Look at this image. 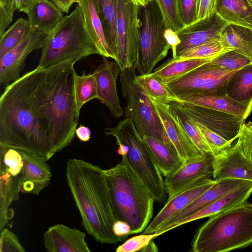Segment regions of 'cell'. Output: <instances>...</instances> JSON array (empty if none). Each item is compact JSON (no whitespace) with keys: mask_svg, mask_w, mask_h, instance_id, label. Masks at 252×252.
<instances>
[{"mask_svg":"<svg viewBox=\"0 0 252 252\" xmlns=\"http://www.w3.org/2000/svg\"><path fill=\"white\" fill-rule=\"evenodd\" d=\"M54 65L37 66L4 88L0 143L48 160L72 142L54 103Z\"/></svg>","mask_w":252,"mask_h":252,"instance_id":"1","label":"cell"},{"mask_svg":"<svg viewBox=\"0 0 252 252\" xmlns=\"http://www.w3.org/2000/svg\"><path fill=\"white\" fill-rule=\"evenodd\" d=\"M66 179L87 233L102 244L121 241L113 231L117 220L103 169L72 158L67 161Z\"/></svg>","mask_w":252,"mask_h":252,"instance_id":"2","label":"cell"},{"mask_svg":"<svg viewBox=\"0 0 252 252\" xmlns=\"http://www.w3.org/2000/svg\"><path fill=\"white\" fill-rule=\"evenodd\" d=\"M103 170L117 220L129 224L130 234L143 232L153 215L151 193L124 156L121 163Z\"/></svg>","mask_w":252,"mask_h":252,"instance_id":"3","label":"cell"},{"mask_svg":"<svg viewBox=\"0 0 252 252\" xmlns=\"http://www.w3.org/2000/svg\"><path fill=\"white\" fill-rule=\"evenodd\" d=\"M252 244V204L247 201L209 217L197 230L193 252H226Z\"/></svg>","mask_w":252,"mask_h":252,"instance_id":"4","label":"cell"},{"mask_svg":"<svg viewBox=\"0 0 252 252\" xmlns=\"http://www.w3.org/2000/svg\"><path fill=\"white\" fill-rule=\"evenodd\" d=\"M38 67L45 68L67 60L76 63L100 52L89 33L80 6L46 34Z\"/></svg>","mask_w":252,"mask_h":252,"instance_id":"5","label":"cell"},{"mask_svg":"<svg viewBox=\"0 0 252 252\" xmlns=\"http://www.w3.org/2000/svg\"><path fill=\"white\" fill-rule=\"evenodd\" d=\"M104 132L114 137L117 143L127 146V153L124 156L129 165L146 185L155 201L165 203L167 194L163 175L151 158L132 120L125 118L115 126L106 128Z\"/></svg>","mask_w":252,"mask_h":252,"instance_id":"6","label":"cell"},{"mask_svg":"<svg viewBox=\"0 0 252 252\" xmlns=\"http://www.w3.org/2000/svg\"><path fill=\"white\" fill-rule=\"evenodd\" d=\"M136 66L122 70L120 81L126 100L125 118H130L139 134L154 137L177 152L170 140L154 104L142 89L135 82Z\"/></svg>","mask_w":252,"mask_h":252,"instance_id":"7","label":"cell"},{"mask_svg":"<svg viewBox=\"0 0 252 252\" xmlns=\"http://www.w3.org/2000/svg\"><path fill=\"white\" fill-rule=\"evenodd\" d=\"M140 27L136 69L141 75L151 73L167 55L170 46L164 32L167 28L156 0L139 6Z\"/></svg>","mask_w":252,"mask_h":252,"instance_id":"8","label":"cell"},{"mask_svg":"<svg viewBox=\"0 0 252 252\" xmlns=\"http://www.w3.org/2000/svg\"><path fill=\"white\" fill-rule=\"evenodd\" d=\"M210 62L165 86L179 98L196 94H227L231 80L242 68L227 70Z\"/></svg>","mask_w":252,"mask_h":252,"instance_id":"9","label":"cell"},{"mask_svg":"<svg viewBox=\"0 0 252 252\" xmlns=\"http://www.w3.org/2000/svg\"><path fill=\"white\" fill-rule=\"evenodd\" d=\"M139 6L132 0H117V51L115 61L121 71L136 66L139 30Z\"/></svg>","mask_w":252,"mask_h":252,"instance_id":"10","label":"cell"},{"mask_svg":"<svg viewBox=\"0 0 252 252\" xmlns=\"http://www.w3.org/2000/svg\"><path fill=\"white\" fill-rule=\"evenodd\" d=\"M149 98L156 108L168 138L175 148L183 164L197 161L205 157L207 154H204L195 145L171 104Z\"/></svg>","mask_w":252,"mask_h":252,"instance_id":"11","label":"cell"},{"mask_svg":"<svg viewBox=\"0 0 252 252\" xmlns=\"http://www.w3.org/2000/svg\"><path fill=\"white\" fill-rule=\"evenodd\" d=\"M47 33L31 27L28 33L14 48L0 59V83L7 85L18 79L28 56L41 49Z\"/></svg>","mask_w":252,"mask_h":252,"instance_id":"12","label":"cell"},{"mask_svg":"<svg viewBox=\"0 0 252 252\" xmlns=\"http://www.w3.org/2000/svg\"><path fill=\"white\" fill-rule=\"evenodd\" d=\"M194 121L228 140H234L245 120L224 112L185 102H176Z\"/></svg>","mask_w":252,"mask_h":252,"instance_id":"13","label":"cell"},{"mask_svg":"<svg viewBox=\"0 0 252 252\" xmlns=\"http://www.w3.org/2000/svg\"><path fill=\"white\" fill-rule=\"evenodd\" d=\"M227 24L214 13L207 18L177 31L176 33L181 42L176 47V58L195 47L212 40L220 39L222 30Z\"/></svg>","mask_w":252,"mask_h":252,"instance_id":"14","label":"cell"},{"mask_svg":"<svg viewBox=\"0 0 252 252\" xmlns=\"http://www.w3.org/2000/svg\"><path fill=\"white\" fill-rule=\"evenodd\" d=\"M216 180L210 178L194 183L168 198L163 208L142 234H153L162 224L180 213L212 186Z\"/></svg>","mask_w":252,"mask_h":252,"instance_id":"15","label":"cell"},{"mask_svg":"<svg viewBox=\"0 0 252 252\" xmlns=\"http://www.w3.org/2000/svg\"><path fill=\"white\" fill-rule=\"evenodd\" d=\"M214 180L240 179L252 182V162L245 156L240 142L214 156Z\"/></svg>","mask_w":252,"mask_h":252,"instance_id":"16","label":"cell"},{"mask_svg":"<svg viewBox=\"0 0 252 252\" xmlns=\"http://www.w3.org/2000/svg\"><path fill=\"white\" fill-rule=\"evenodd\" d=\"M213 155L207 154L200 160L183 164L175 172L165 177L164 181L168 198L194 183L213 176Z\"/></svg>","mask_w":252,"mask_h":252,"instance_id":"17","label":"cell"},{"mask_svg":"<svg viewBox=\"0 0 252 252\" xmlns=\"http://www.w3.org/2000/svg\"><path fill=\"white\" fill-rule=\"evenodd\" d=\"M121 71L116 62L103 57L102 63L93 73L96 81L98 99L108 108L113 117L118 118L124 114L116 88L117 79Z\"/></svg>","mask_w":252,"mask_h":252,"instance_id":"18","label":"cell"},{"mask_svg":"<svg viewBox=\"0 0 252 252\" xmlns=\"http://www.w3.org/2000/svg\"><path fill=\"white\" fill-rule=\"evenodd\" d=\"M252 193V182L250 181L227 193L196 213L170 224L159 227L155 233L159 236L164 233L182 225L200 219L214 216L246 202Z\"/></svg>","mask_w":252,"mask_h":252,"instance_id":"19","label":"cell"},{"mask_svg":"<svg viewBox=\"0 0 252 252\" xmlns=\"http://www.w3.org/2000/svg\"><path fill=\"white\" fill-rule=\"evenodd\" d=\"M81 230L62 224L50 227L43 234V243L48 252H91Z\"/></svg>","mask_w":252,"mask_h":252,"instance_id":"20","label":"cell"},{"mask_svg":"<svg viewBox=\"0 0 252 252\" xmlns=\"http://www.w3.org/2000/svg\"><path fill=\"white\" fill-rule=\"evenodd\" d=\"M180 98L182 102L228 113L245 120L252 111V101H237L227 94H196Z\"/></svg>","mask_w":252,"mask_h":252,"instance_id":"21","label":"cell"},{"mask_svg":"<svg viewBox=\"0 0 252 252\" xmlns=\"http://www.w3.org/2000/svg\"><path fill=\"white\" fill-rule=\"evenodd\" d=\"M250 182V181L235 178H225L216 180V183L203 194L160 227L168 225L196 213L227 193Z\"/></svg>","mask_w":252,"mask_h":252,"instance_id":"22","label":"cell"},{"mask_svg":"<svg viewBox=\"0 0 252 252\" xmlns=\"http://www.w3.org/2000/svg\"><path fill=\"white\" fill-rule=\"evenodd\" d=\"M17 149L23 160V166L19 178L20 192L23 183L29 182L34 186L32 193L38 195L50 182L52 178L51 168L43 157Z\"/></svg>","mask_w":252,"mask_h":252,"instance_id":"23","label":"cell"},{"mask_svg":"<svg viewBox=\"0 0 252 252\" xmlns=\"http://www.w3.org/2000/svg\"><path fill=\"white\" fill-rule=\"evenodd\" d=\"M142 140L154 162L164 177L174 173L183 166L178 153L157 138L144 136Z\"/></svg>","mask_w":252,"mask_h":252,"instance_id":"24","label":"cell"},{"mask_svg":"<svg viewBox=\"0 0 252 252\" xmlns=\"http://www.w3.org/2000/svg\"><path fill=\"white\" fill-rule=\"evenodd\" d=\"M214 13L228 24L252 29V5L249 0H214Z\"/></svg>","mask_w":252,"mask_h":252,"instance_id":"25","label":"cell"},{"mask_svg":"<svg viewBox=\"0 0 252 252\" xmlns=\"http://www.w3.org/2000/svg\"><path fill=\"white\" fill-rule=\"evenodd\" d=\"M78 4L83 12L89 32L95 42L101 55L114 60L103 33L98 12V0H79Z\"/></svg>","mask_w":252,"mask_h":252,"instance_id":"26","label":"cell"},{"mask_svg":"<svg viewBox=\"0 0 252 252\" xmlns=\"http://www.w3.org/2000/svg\"><path fill=\"white\" fill-rule=\"evenodd\" d=\"M31 27L48 33L63 18V12L48 0H38L27 14Z\"/></svg>","mask_w":252,"mask_h":252,"instance_id":"27","label":"cell"},{"mask_svg":"<svg viewBox=\"0 0 252 252\" xmlns=\"http://www.w3.org/2000/svg\"><path fill=\"white\" fill-rule=\"evenodd\" d=\"M211 59L178 60L170 59L156 68L151 75L161 84H166L210 62Z\"/></svg>","mask_w":252,"mask_h":252,"instance_id":"28","label":"cell"},{"mask_svg":"<svg viewBox=\"0 0 252 252\" xmlns=\"http://www.w3.org/2000/svg\"><path fill=\"white\" fill-rule=\"evenodd\" d=\"M220 38L228 47L252 62V29L228 24L223 29Z\"/></svg>","mask_w":252,"mask_h":252,"instance_id":"29","label":"cell"},{"mask_svg":"<svg viewBox=\"0 0 252 252\" xmlns=\"http://www.w3.org/2000/svg\"><path fill=\"white\" fill-rule=\"evenodd\" d=\"M0 231L11 218L8 207L13 200L18 199L20 193L19 178L13 176L3 168L0 167Z\"/></svg>","mask_w":252,"mask_h":252,"instance_id":"30","label":"cell"},{"mask_svg":"<svg viewBox=\"0 0 252 252\" xmlns=\"http://www.w3.org/2000/svg\"><path fill=\"white\" fill-rule=\"evenodd\" d=\"M98 8L104 36L115 60L117 45V0H98Z\"/></svg>","mask_w":252,"mask_h":252,"instance_id":"31","label":"cell"},{"mask_svg":"<svg viewBox=\"0 0 252 252\" xmlns=\"http://www.w3.org/2000/svg\"><path fill=\"white\" fill-rule=\"evenodd\" d=\"M135 82L150 98L167 104L171 102H182L180 98L174 94L165 85L151 74L136 75Z\"/></svg>","mask_w":252,"mask_h":252,"instance_id":"32","label":"cell"},{"mask_svg":"<svg viewBox=\"0 0 252 252\" xmlns=\"http://www.w3.org/2000/svg\"><path fill=\"white\" fill-rule=\"evenodd\" d=\"M232 80L233 86L227 95L239 101H252V64L238 71Z\"/></svg>","mask_w":252,"mask_h":252,"instance_id":"33","label":"cell"},{"mask_svg":"<svg viewBox=\"0 0 252 252\" xmlns=\"http://www.w3.org/2000/svg\"><path fill=\"white\" fill-rule=\"evenodd\" d=\"M74 94L77 107L79 111L87 102L94 99H98L96 81L93 73L86 74L84 71L81 75L76 74Z\"/></svg>","mask_w":252,"mask_h":252,"instance_id":"34","label":"cell"},{"mask_svg":"<svg viewBox=\"0 0 252 252\" xmlns=\"http://www.w3.org/2000/svg\"><path fill=\"white\" fill-rule=\"evenodd\" d=\"M31 29L29 20L19 18L0 36V59L17 46L28 33Z\"/></svg>","mask_w":252,"mask_h":252,"instance_id":"35","label":"cell"},{"mask_svg":"<svg viewBox=\"0 0 252 252\" xmlns=\"http://www.w3.org/2000/svg\"><path fill=\"white\" fill-rule=\"evenodd\" d=\"M233 49L220 39H216L192 48L174 59H211Z\"/></svg>","mask_w":252,"mask_h":252,"instance_id":"36","label":"cell"},{"mask_svg":"<svg viewBox=\"0 0 252 252\" xmlns=\"http://www.w3.org/2000/svg\"><path fill=\"white\" fill-rule=\"evenodd\" d=\"M170 104L174 109L187 133L197 147L205 154L213 155L211 149L195 125L193 119L179 106L176 102H171Z\"/></svg>","mask_w":252,"mask_h":252,"instance_id":"37","label":"cell"},{"mask_svg":"<svg viewBox=\"0 0 252 252\" xmlns=\"http://www.w3.org/2000/svg\"><path fill=\"white\" fill-rule=\"evenodd\" d=\"M23 166V158L19 151L0 143V167L16 177L20 175Z\"/></svg>","mask_w":252,"mask_h":252,"instance_id":"38","label":"cell"},{"mask_svg":"<svg viewBox=\"0 0 252 252\" xmlns=\"http://www.w3.org/2000/svg\"><path fill=\"white\" fill-rule=\"evenodd\" d=\"M156 0L167 28L171 29L176 32L185 27L179 12V0Z\"/></svg>","mask_w":252,"mask_h":252,"instance_id":"39","label":"cell"},{"mask_svg":"<svg viewBox=\"0 0 252 252\" xmlns=\"http://www.w3.org/2000/svg\"><path fill=\"white\" fill-rule=\"evenodd\" d=\"M210 63L227 70L240 69L252 64V62L249 59L234 50L216 57Z\"/></svg>","mask_w":252,"mask_h":252,"instance_id":"40","label":"cell"},{"mask_svg":"<svg viewBox=\"0 0 252 252\" xmlns=\"http://www.w3.org/2000/svg\"><path fill=\"white\" fill-rule=\"evenodd\" d=\"M194 122L206 142L211 149L214 156L231 147V144L234 140H228L200 123L194 121Z\"/></svg>","mask_w":252,"mask_h":252,"instance_id":"41","label":"cell"},{"mask_svg":"<svg viewBox=\"0 0 252 252\" xmlns=\"http://www.w3.org/2000/svg\"><path fill=\"white\" fill-rule=\"evenodd\" d=\"M158 236L156 233L144 234L132 237L116 249L117 252H134L140 251L151 240Z\"/></svg>","mask_w":252,"mask_h":252,"instance_id":"42","label":"cell"},{"mask_svg":"<svg viewBox=\"0 0 252 252\" xmlns=\"http://www.w3.org/2000/svg\"><path fill=\"white\" fill-rule=\"evenodd\" d=\"M17 236L7 228H3L0 235V252H24Z\"/></svg>","mask_w":252,"mask_h":252,"instance_id":"43","label":"cell"},{"mask_svg":"<svg viewBox=\"0 0 252 252\" xmlns=\"http://www.w3.org/2000/svg\"><path fill=\"white\" fill-rule=\"evenodd\" d=\"M179 9L185 26L197 21V0H179Z\"/></svg>","mask_w":252,"mask_h":252,"instance_id":"44","label":"cell"},{"mask_svg":"<svg viewBox=\"0 0 252 252\" xmlns=\"http://www.w3.org/2000/svg\"><path fill=\"white\" fill-rule=\"evenodd\" d=\"M242 151L246 157L252 162V122L244 123L238 134Z\"/></svg>","mask_w":252,"mask_h":252,"instance_id":"45","label":"cell"},{"mask_svg":"<svg viewBox=\"0 0 252 252\" xmlns=\"http://www.w3.org/2000/svg\"><path fill=\"white\" fill-rule=\"evenodd\" d=\"M16 9L14 0L0 3V36L5 32L6 28L12 22Z\"/></svg>","mask_w":252,"mask_h":252,"instance_id":"46","label":"cell"},{"mask_svg":"<svg viewBox=\"0 0 252 252\" xmlns=\"http://www.w3.org/2000/svg\"><path fill=\"white\" fill-rule=\"evenodd\" d=\"M214 13V0H197V21Z\"/></svg>","mask_w":252,"mask_h":252,"instance_id":"47","label":"cell"},{"mask_svg":"<svg viewBox=\"0 0 252 252\" xmlns=\"http://www.w3.org/2000/svg\"><path fill=\"white\" fill-rule=\"evenodd\" d=\"M164 37L172 49V58L175 59L176 57V47L180 43L181 40L176 32L169 28L166 29L164 32Z\"/></svg>","mask_w":252,"mask_h":252,"instance_id":"48","label":"cell"},{"mask_svg":"<svg viewBox=\"0 0 252 252\" xmlns=\"http://www.w3.org/2000/svg\"><path fill=\"white\" fill-rule=\"evenodd\" d=\"M114 233L121 238L130 234L131 229L129 224L122 220H117L113 225Z\"/></svg>","mask_w":252,"mask_h":252,"instance_id":"49","label":"cell"},{"mask_svg":"<svg viewBox=\"0 0 252 252\" xmlns=\"http://www.w3.org/2000/svg\"><path fill=\"white\" fill-rule=\"evenodd\" d=\"M38 0H14L16 9L28 14L32 6Z\"/></svg>","mask_w":252,"mask_h":252,"instance_id":"50","label":"cell"},{"mask_svg":"<svg viewBox=\"0 0 252 252\" xmlns=\"http://www.w3.org/2000/svg\"><path fill=\"white\" fill-rule=\"evenodd\" d=\"M75 134L80 141L88 142L91 138V131L88 127L80 125L76 129Z\"/></svg>","mask_w":252,"mask_h":252,"instance_id":"51","label":"cell"},{"mask_svg":"<svg viewBox=\"0 0 252 252\" xmlns=\"http://www.w3.org/2000/svg\"><path fill=\"white\" fill-rule=\"evenodd\" d=\"M55 4L60 10L63 13H67L69 10L70 7L72 6L71 3L69 0H48Z\"/></svg>","mask_w":252,"mask_h":252,"instance_id":"52","label":"cell"},{"mask_svg":"<svg viewBox=\"0 0 252 252\" xmlns=\"http://www.w3.org/2000/svg\"><path fill=\"white\" fill-rule=\"evenodd\" d=\"M158 251V249L155 243V242L151 240L147 245H146L143 248H142L139 252H157Z\"/></svg>","mask_w":252,"mask_h":252,"instance_id":"53","label":"cell"},{"mask_svg":"<svg viewBox=\"0 0 252 252\" xmlns=\"http://www.w3.org/2000/svg\"><path fill=\"white\" fill-rule=\"evenodd\" d=\"M132 1L136 5L139 6H144L148 4L153 0H132Z\"/></svg>","mask_w":252,"mask_h":252,"instance_id":"54","label":"cell"},{"mask_svg":"<svg viewBox=\"0 0 252 252\" xmlns=\"http://www.w3.org/2000/svg\"><path fill=\"white\" fill-rule=\"evenodd\" d=\"M69 0L72 4L74 3H75V2H77L78 3V2L79 1V0Z\"/></svg>","mask_w":252,"mask_h":252,"instance_id":"55","label":"cell"},{"mask_svg":"<svg viewBox=\"0 0 252 252\" xmlns=\"http://www.w3.org/2000/svg\"><path fill=\"white\" fill-rule=\"evenodd\" d=\"M10 0H0V3H5Z\"/></svg>","mask_w":252,"mask_h":252,"instance_id":"56","label":"cell"},{"mask_svg":"<svg viewBox=\"0 0 252 252\" xmlns=\"http://www.w3.org/2000/svg\"><path fill=\"white\" fill-rule=\"evenodd\" d=\"M251 4L252 5V0H249Z\"/></svg>","mask_w":252,"mask_h":252,"instance_id":"57","label":"cell"}]
</instances>
